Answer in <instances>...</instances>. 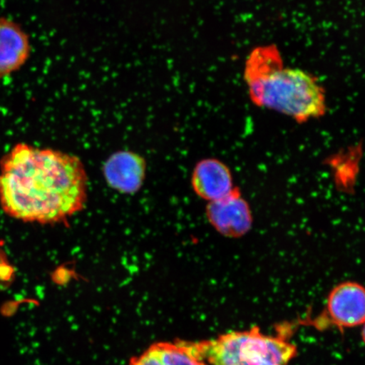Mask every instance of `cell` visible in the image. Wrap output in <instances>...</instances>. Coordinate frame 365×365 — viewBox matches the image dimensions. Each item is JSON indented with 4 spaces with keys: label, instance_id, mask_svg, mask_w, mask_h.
<instances>
[{
    "label": "cell",
    "instance_id": "obj_1",
    "mask_svg": "<svg viewBox=\"0 0 365 365\" xmlns=\"http://www.w3.org/2000/svg\"><path fill=\"white\" fill-rule=\"evenodd\" d=\"M88 178L76 155L18 143L0 160V205L25 222H67L84 209Z\"/></svg>",
    "mask_w": 365,
    "mask_h": 365
},
{
    "label": "cell",
    "instance_id": "obj_2",
    "mask_svg": "<svg viewBox=\"0 0 365 365\" xmlns=\"http://www.w3.org/2000/svg\"><path fill=\"white\" fill-rule=\"evenodd\" d=\"M244 79L255 106L284 114L299 124L325 116L326 91L317 77L284 66L276 45L259 46L246 59Z\"/></svg>",
    "mask_w": 365,
    "mask_h": 365
},
{
    "label": "cell",
    "instance_id": "obj_3",
    "mask_svg": "<svg viewBox=\"0 0 365 365\" xmlns=\"http://www.w3.org/2000/svg\"><path fill=\"white\" fill-rule=\"evenodd\" d=\"M189 344L207 365H289L297 355V346L285 336L264 334L258 327Z\"/></svg>",
    "mask_w": 365,
    "mask_h": 365
},
{
    "label": "cell",
    "instance_id": "obj_4",
    "mask_svg": "<svg viewBox=\"0 0 365 365\" xmlns=\"http://www.w3.org/2000/svg\"><path fill=\"white\" fill-rule=\"evenodd\" d=\"M365 319V294L363 286L346 282L333 289L327 298L325 318L319 321L340 328L362 326Z\"/></svg>",
    "mask_w": 365,
    "mask_h": 365
},
{
    "label": "cell",
    "instance_id": "obj_5",
    "mask_svg": "<svg viewBox=\"0 0 365 365\" xmlns=\"http://www.w3.org/2000/svg\"><path fill=\"white\" fill-rule=\"evenodd\" d=\"M207 217L210 225L228 238L245 235L253 223L250 205L237 189L225 198L208 203Z\"/></svg>",
    "mask_w": 365,
    "mask_h": 365
},
{
    "label": "cell",
    "instance_id": "obj_6",
    "mask_svg": "<svg viewBox=\"0 0 365 365\" xmlns=\"http://www.w3.org/2000/svg\"><path fill=\"white\" fill-rule=\"evenodd\" d=\"M105 180L110 188L122 194L138 192L147 175V161L132 150H118L105 161L103 167Z\"/></svg>",
    "mask_w": 365,
    "mask_h": 365
},
{
    "label": "cell",
    "instance_id": "obj_7",
    "mask_svg": "<svg viewBox=\"0 0 365 365\" xmlns=\"http://www.w3.org/2000/svg\"><path fill=\"white\" fill-rule=\"evenodd\" d=\"M31 53L30 36L20 24L0 16V79L21 70Z\"/></svg>",
    "mask_w": 365,
    "mask_h": 365
},
{
    "label": "cell",
    "instance_id": "obj_8",
    "mask_svg": "<svg viewBox=\"0 0 365 365\" xmlns=\"http://www.w3.org/2000/svg\"><path fill=\"white\" fill-rule=\"evenodd\" d=\"M191 185L195 194L208 203L225 198L235 190L230 168L215 158L204 159L196 164Z\"/></svg>",
    "mask_w": 365,
    "mask_h": 365
},
{
    "label": "cell",
    "instance_id": "obj_9",
    "mask_svg": "<svg viewBox=\"0 0 365 365\" xmlns=\"http://www.w3.org/2000/svg\"><path fill=\"white\" fill-rule=\"evenodd\" d=\"M157 346L163 365H207L196 356L189 341H161Z\"/></svg>",
    "mask_w": 365,
    "mask_h": 365
},
{
    "label": "cell",
    "instance_id": "obj_10",
    "mask_svg": "<svg viewBox=\"0 0 365 365\" xmlns=\"http://www.w3.org/2000/svg\"><path fill=\"white\" fill-rule=\"evenodd\" d=\"M128 365H163L156 344H153L144 353L132 358Z\"/></svg>",
    "mask_w": 365,
    "mask_h": 365
}]
</instances>
